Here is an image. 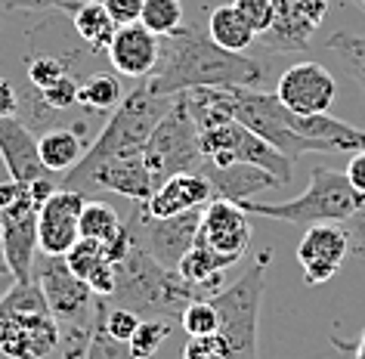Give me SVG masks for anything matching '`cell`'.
<instances>
[{"label":"cell","mask_w":365,"mask_h":359,"mask_svg":"<svg viewBox=\"0 0 365 359\" xmlns=\"http://www.w3.org/2000/svg\"><path fill=\"white\" fill-rule=\"evenodd\" d=\"M121 99L124 93L115 75H90L87 81H81V90H78L81 108H90V112H115Z\"/></svg>","instance_id":"d4e9b609"},{"label":"cell","mask_w":365,"mask_h":359,"mask_svg":"<svg viewBox=\"0 0 365 359\" xmlns=\"http://www.w3.org/2000/svg\"><path fill=\"white\" fill-rule=\"evenodd\" d=\"M140 313L136 310H127V307H108V303L103 300V322H106V328L112 331V338L118 340H124V344H130V338H133V331L136 325H140Z\"/></svg>","instance_id":"e575fe53"},{"label":"cell","mask_w":365,"mask_h":359,"mask_svg":"<svg viewBox=\"0 0 365 359\" xmlns=\"http://www.w3.org/2000/svg\"><path fill=\"white\" fill-rule=\"evenodd\" d=\"M269 81V66L251 53H230L198 25H180L161 38L158 66L143 81L152 93L177 96L198 87H257Z\"/></svg>","instance_id":"6da1fadb"},{"label":"cell","mask_w":365,"mask_h":359,"mask_svg":"<svg viewBox=\"0 0 365 359\" xmlns=\"http://www.w3.org/2000/svg\"><path fill=\"white\" fill-rule=\"evenodd\" d=\"M276 257V248L267 245L254 257V263L235 279L230 288H220L211 294V303L220 316V335L232 350V359H260L257 353V319L260 303L267 291V273Z\"/></svg>","instance_id":"8992f818"},{"label":"cell","mask_w":365,"mask_h":359,"mask_svg":"<svg viewBox=\"0 0 365 359\" xmlns=\"http://www.w3.org/2000/svg\"><path fill=\"white\" fill-rule=\"evenodd\" d=\"M13 285H16V275L10 270H0V300L6 298V291H10Z\"/></svg>","instance_id":"b9f144b4"},{"label":"cell","mask_w":365,"mask_h":359,"mask_svg":"<svg viewBox=\"0 0 365 359\" xmlns=\"http://www.w3.org/2000/svg\"><path fill=\"white\" fill-rule=\"evenodd\" d=\"M180 325L186 335H214L220 328V316H217V307L211 303V298H195L182 310Z\"/></svg>","instance_id":"d6a6232c"},{"label":"cell","mask_w":365,"mask_h":359,"mask_svg":"<svg viewBox=\"0 0 365 359\" xmlns=\"http://www.w3.org/2000/svg\"><path fill=\"white\" fill-rule=\"evenodd\" d=\"M38 149H41V161L47 164L50 173H68L84 158L87 146H84V136L81 133L66 131V127H50L47 133H41Z\"/></svg>","instance_id":"cb8c5ba5"},{"label":"cell","mask_w":365,"mask_h":359,"mask_svg":"<svg viewBox=\"0 0 365 359\" xmlns=\"http://www.w3.org/2000/svg\"><path fill=\"white\" fill-rule=\"evenodd\" d=\"M0 158L6 164V173L19 183H34L47 177V164L41 161V149L31 127L22 118H0Z\"/></svg>","instance_id":"d6986e66"},{"label":"cell","mask_w":365,"mask_h":359,"mask_svg":"<svg viewBox=\"0 0 365 359\" xmlns=\"http://www.w3.org/2000/svg\"><path fill=\"white\" fill-rule=\"evenodd\" d=\"M66 71H71V69L59 53H31L29 66H25V75H29V93L50 87L53 81H59Z\"/></svg>","instance_id":"f546056e"},{"label":"cell","mask_w":365,"mask_h":359,"mask_svg":"<svg viewBox=\"0 0 365 359\" xmlns=\"http://www.w3.org/2000/svg\"><path fill=\"white\" fill-rule=\"evenodd\" d=\"M158 53H161L158 34H152L143 22H133V25H121L115 31L106 56L118 75L145 81L155 71V66H158Z\"/></svg>","instance_id":"e0dca14e"},{"label":"cell","mask_w":365,"mask_h":359,"mask_svg":"<svg viewBox=\"0 0 365 359\" xmlns=\"http://www.w3.org/2000/svg\"><path fill=\"white\" fill-rule=\"evenodd\" d=\"M182 359H232V350L220 331L214 335H189L182 347Z\"/></svg>","instance_id":"836d02e7"},{"label":"cell","mask_w":365,"mask_h":359,"mask_svg":"<svg viewBox=\"0 0 365 359\" xmlns=\"http://www.w3.org/2000/svg\"><path fill=\"white\" fill-rule=\"evenodd\" d=\"M272 6H276L272 25L257 34L260 47L269 53L307 50L328 16V0H272Z\"/></svg>","instance_id":"7c38bea8"},{"label":"cell","mask_w":365,"mask_h":359,"mask_svg":"<svg viewBox=\"0 0 365 359\" xmlns=\"http://www.w3.org/2000/svg\"><path fill=\"white\" fill-rule=\"evenodd\" d=\"M353 359H356V356H353Z\"/></svg>","instance_id":"f6af8a7d"},{"label":"cell","mask_w":365,"mask_h":359,"mask_svg":"<svg viewBox=\"0 0 365 359\" xmlns=\"http://www.w3.org/2000/svg\"><path fill=\"white\" fill-rule=\"evenodd\" d=\"M362 201H365V196L353 189L346 173L316 164V168L309 171L307 189L300 192L297 198L279 201V205H260V201L245 198L239 205L248 211V214H257L267 220L313 226V223H344V220H350L356 211L362 208Z\"/></svg>","instance_id":"3957f363"},{"label":"cell","mask_w":365,"mask_h":359,"mask_svg":"<svg viewBox=\"0 0 365 359\" xmlns=\"http://www.w3.org/2000/svg\"><path fill=\"white\" fill-rule=\"evenodd\" d=\"M59 322L47 307L38 279L16 282L0 300V353L10 359H43L59 344Z\"/></svg>","instance_id":"5b68a950"},{"label":"cell","mask_w":365,"mask_h":359,"mask_svg":"<svg viewBox=\"0 0 365 359\" xmlns=\"http://www.w3.org/2000/svg\"><path fill=\"white\" fill-rule=\"evenodd\" d=\"M334 344H337V347H344V350H353V356H356V359H365V335L356 340V344H344V340H337V338H334Z\"/></svg>","instance_id":"60d3db41"},{"label":"cell","mask_w":365,"mask_h":359,"mask_svg":"<svg viewBox=\"0 0 365 359\" xmlns=\"http://www.w3.org/2000/svg\"><path fill=\"white\" fill-rule=\"evenodd\" d=\"M202 173L211 180L217 198H232V201L254 198V196H260V192L279 186V180L272 177L269 171L257 168V164H248V161H232V164L205 161Z\"/></svg>","instance_id":"ffe728a7"},{"label":"cell","mask_w":365,"mask_h":359,"mask_svg":"<svg viewBox=\"0 0 365 359\" xmlns=\"http://www.w3.org/2000/svg\"><path fill=\"white\" fill-rule=\"evenodd\" d=\"M297 263L309 288L328 282L350 257V233L344 223H313L297 242Z\"/></svg>","instance_id":"5bb4252c"},{"label":"cell","mask_w":365,"mask_h":359,"mask_svg":"<svg viewBox=\"0 0 365 359\" xmlns=\"http://www.w3.org/2000/svg\"><path fill=\"white\" fill-rule=\"evenodd\" d=\"M232 4L245 16V22L254 29V34H263L272 25V16H276L272 0H232Z\"/></svg>","instance_id":"d590c367"},{"label":"cell","mask_w":365,"mask_h":359,"mask_svg":"<svg viewBox=\"0 0 365 359\" xmlns=\"http://www.w3.org/2000/svg\"><path fill=\"white\" fill-rule=\"evenodd\" d=\"M87 359H136L130 344L112 338V331L103 322V298H99V310H96V325H93V338H90V350Z\"/></svg>","instance_id":"4dcf8cb0"},{"label":"cell","mask_w":365,"mask_h":359,"mask_svg":"<svg viewBox=\"0 0 365 359\" xmlns=\"http://www.w3.org/2000/svg\"><path fill=\"white\" fill-rule=\"evenodd\" d=\"M84 192L78 189H53L50 198L41 205L38 217V248L41 254H59L66 257L75 242L81 238V211L87 205Z\"/></svg>","instance_id":"9a60e30c"},{"label":"cell","mask_w":365,"mask_h":359,"mask_svg":"<svg viewBox=\"0 0 365 359\" xmlns=\"http://www.w3.org/2000/svg\"><path fill=\"white\" fill-rule=\"evenodd\" d=\"M173 106V96H158L152 93L145 84L133 87L127 93L118 108L108 115L106 127L99 131V136L90 143V149L84 152V158L78 164H96L106 158H118V155H143L145 143L155 131V124L164 118V112Z\"/></svg>","instance_id":"52a82bcc"},{"label":"cell","mask_w":365,"mask_h":359,"mask_svg":"<svg viewBox=\"0 0 365 359\" xmlns=\"http://www.w3.org/2000/svg\"><path fill=\"white\" fill-rule=\"evenodd\" d=\"M143 4H145V0H103V6H106L108 13H112V19H115L118 25H133V22H140Z\"/></svg>","instance_id":"8d00e7d4"},{"label":"cell","mask_w":365,"mask_h":359,"mask_svg":"<svg viewBox=\"0 0 365 359\" xmlns=\"http://www.w3.org/2000/svg\"><path fill=\"white\" fill-rule=\"evenodd\" d=\"M211 198H214V186L202 171H182L158 183L152 196L140 201V205L152 217H177L186 214V211L205 208Z\"/></svg>","instance_id":"ac0fdd59"},{"label":"cell","mask_w":365,"mask_h":359,"mask_svg":"<svg viewBox=\"0 0 365 359\" xmlns=\"http://www.w3.org/2000/svg\"><path fill=\"white\" fill-rule=\"evenodd\" d=\"M198 146H202L205 161L211 164H232V161H248L257 168L269 171L279 180V186L291 183V158L282 155L276 146H269L260 133L245 127L235 118H226L220 124L202 127L198 131Z\"/></svg>","instance_id":"9c48e42d"},{"label":"cell","mask_w":365,"mask_h":359,"mask_svg":"<svg viewBox=\"0 0 365 359\" xmlns=\"http://www.w3.org/2000/svg\"><path fill=\"white\" fill-rule=\"evenodd\" d=\"M346 180L353 183L356 192H362V196H365V149L362 152H353L350 164H346Z\"/></svg>","instance_id":"ab89813d"},{"label":"cell","mask_w":365,"mask_h":359,"mask_svg":"<svg viewBox=\"0 0 365 359\" xmlns=\"http://www.w3.org/2000/svg\"><path fill=\"white\" fill-rule=\"evenodd\" d=\"M93 322H75V325H59V344L43 359H87L90 338H93Z\"/></svg>","instance_id":"f1b7e54d"},{"label":"cell","mask_w":365,"mask_h":359,"mask_svg":"<svg viewBox=\"0 0 365 359\" xmlns=\"http://www.w3.org/2000/svg\"><path fill=\"white\" fill-rule=\"evenodd\" d=\"M56 183L47 177L34 183L4 180L0 183V233H4V257L6 270L16 282L34 279V261H38V217L41 205L50 198Z\"/></svg>","instance_id":"277c9868"},{"label":"cell","mask_w":365,"mask_h":359,"mask_svg":"<svg viewBox=\"0 0 365 359\" xmlns=\"http://www.w3.org/2000/svg\"><path fill=\"white\" fill-rule=\"evenodd\" d=\"M328 50L337 53L344 62V69L353 75V81L362 90L365 99V34H350V31H337L328 38Z\"/></svg>","instance_id":"484cf974"},{"label":"cell","mask_w":365,"mask_h":359,"mask_svg":"<svg viewBox=\"0 0 365 359\" xmlns=\"http://www.w3.org/2000/svg\"><path fill=\"white\" fill-rule=\"evenodd\" d=\"M71 25H75L78 38L93 53H106L115 38V31L121 29V25L112 19V13L103 6V0H78L75 10H71Z\"/></svg>","instance_id":"7402d4cb"},{"label":"cell","mask_w":365,"mask_h":359,"mask_svg":"<svg viewBox=\"0 0 365 359\" xmlns=\"http://www.w3.org/2000/svg\"><path fill=\"white\" fill-rule=\"evenodd\" d=\"M140 22L158 38L177 31L182 25V0H145Z\"/></svg>","instance_id":"83f0119b"},{"label":"cell","mask_w":365,"mask_h":359,"mask_svg":"<svg viewBox=\"0 0 365 359\" xmlns=\"http://www.w3.org/2000/svg\"><path fill=\"white\" fill-rule=\"evenodd\" d=\"M346 233H350V254H362L365 257V201L350 220H344Z\"/></svg>","instance_id":"74e56055"},{"label":"cell","mask_w":365,"mask_h":359,"mask_svg":"<svg viewBox=\"0 0 365 359\" xmlns=\"http://www.w3.org/2000/svg\"><path fill=\"white\" fill-rule=\"evenodd\" d=\"M106 261H112V257H108V248L103 242H93V238H78L75 248L66 254V263L71 266V273L84 282H87V275Z\"/></svg>","instance_id":"1f68e13d"},{"label":"cell","mask_w":365,"mask_h":359,"mask_svg":"<svg viewBox=\"0 0 365 359\" xmlns=\"http://www.w3.org/2000/svg\"><path fill=\"white\" fill-rule=\"evenodd\" d=\"M34 279H38L50 313L59 325H75V322H93L99 310V298L90 291L84 279H78L59 254H41L34 261Z\"/></svg>","instance_id":"30bf717a"},{"label":"cell","mask_w":365,"mask_h":359,"mask_svg":"<svg viewBox=\"0 0 365 359\" xmlns=\"http://www.w3.org/2000/svg\"><path fill=\"white\" fill-rule=\"evenodd\" d=\"M251 233H254L251 214L239 205V201L214 196L202 208V226H198V236H202L214 251H220L223 257H232L235 263L248 254Z\"/></svg>","instance_id":"2e32d148"},{"label":"cell","mask_w":365,"mask_h":359,"mask_svg":"<svg viewBox=\"0 0 365 359\" xmlns=\"http://www.w3.org/2000/svg\"><path fill=\"white\" fill-rule=\"evenodd\" d=\"M350 4H353V6H356V10H359V13L365 16V0H350Z\"/></svg>","instance_id":"ee69618b"},{"label":"cell","mask_w":365,"mask_h":359,"mask_svg":"<svg viewBox=\"0 0 365 359\" xmlns=\"http://www.w3.org/2000/svg\"><path fill=\"white\" fill-rule=\"evenodd\" d=\"M276 96L297 115H322L337 96V81L319 62H294L279 75Z\"/></svg>","instance_id":"4fadbf2b"},{"label":"cell","mask_w":365,"mask_h":359,"mask_svg":"<svg viewBox=\"0 0 365 359\" xmlns=\"http://www.w3.org/2000/svg\"><path fill=\"white\" fill-rule=\"evenodd\" d=\"M143 158L149 164L155 183H164L168 177L182 171H202L205 155L202 146H198V124L182 93L173 96V106L155 124L149 143L143 149Z\"/></svg>","instance_id":"ba28073f"},{"label":"cell","mask_w":365,"mask_h":359,"mask_svg":"<svg viewBox=\"0 0 365 359\" xmlns=\"http://www.w3.org/2000/svg\"><path fill=\"white\" fill-rule=\"evenodd\" d=\"M207 34H211L214 44H220L230 53H248V47L257 41V34L245 22V16L235 10V4L214 6L211 16H207Z\"/></svg>","instance_id":"603a6c76"},{"label":"cell","mask_w":365,"mask_h":359,"mask_svg":"<svg viewBox=\"0 0 365 359\" xmlns=\"http://www.w3.org/2000/svg\"><path fill=\"white\" fill-rule=\"evenodd\" d=\"M0 270H6V257H4V233H0Z\"/></svg>","instance_id":"7bdbcfd3"},{"label":"cell","mask_w":365,"mask_h":359,"mask_svg":"<svg viewBox=\"0 0 365 359\" xmlns=\"http://www.w3.org/2000/svg\"><path fill=\"white\" fill-rule=\"evenodd\" d=\"M235 261L232 257H223L220 251H214L211 245L205 242L202 236H195L192 248L186 251V257L180 261V275L186 279L189 285H195L198 291H220V282H223V273L230 270Z\"/></svg>","instance_id":"44dd1931"},{"label":"cell","mask_w":365,"mask_h":359,"mask_svg":"<svg viewBox=\"0 0 365 359\" xmlns=\"http://www.w3.org/2000/svg\"><path fill=\"white\" fill-rule=\"evenodd\" d=\"M173 331V319H161V316H145L140 319L133 338H130V350L136 359H152L161 350V344L170 338Z\"/></svg>","instance_id":"4316f807"},{"label":"cell","mask_w":365,"mask_h":359,"mask_svg":"<svg viewBox=\"0 0 365 359\" xmlns=\"http://www.w3.org/2000/svg\"><path fill=\"white\" fill-rule=\"evenodd\" d=\"M195 298H202V291L182 279L180 270L158 263L143 245L133 242L130 251L118 261V285L112 298H103V300L108 307L136 310L143 319L161 316V319L180 322L182 310Z\"/></svg>","instance_id":"7a4b0ae2"},{"label":"cell","mask_w":365,"mask_h":359,"mask_svg":"<svg viewBox=\"0 0 365 359\" xmlns=\"http://www.w3.org/2000/svg\"><path fill=\"white\" fill-rule=\"evenodd\" d=\"M198 226H202V208L186 211V214H177V217H152L143 211L140 201H133L130 220H127L133 242L143 245L155 261L170 266V270H177L186 251L192 248Z\"/></svg>","instance_id":"8fae6325"},{"label":"cell","mask_w":365,"mask_h":359,"mask_svg":"<svg viewBox=\"0 0 365 359\" xmlns=\"http://www.w3.org/2000/svg\"><path fill=\"white\" fill-rule=\"evenodd\" d=\"M19 112V93L10 78H0V118H10Z\"/></svg>","instance_id":"f35d334b"}]
</instances>
